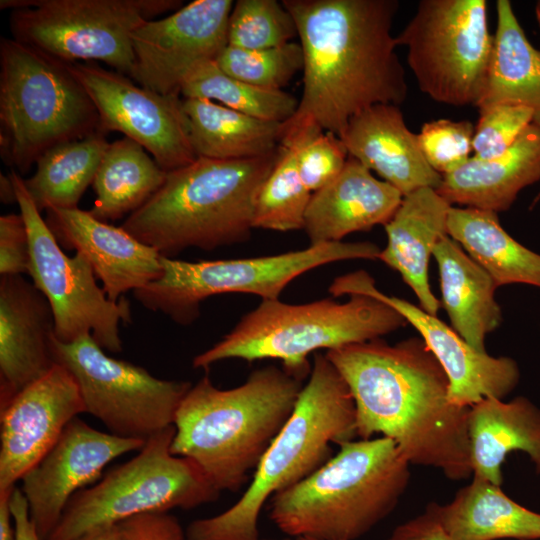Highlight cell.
<instances>
[{
  "label": "cell",
  "instance_id": "cell-34",
  "mask_svg": "<svg viewBox=\"0 0 540 540\" xmlns=\"http://www.w3.org/2000/svg\"><path fill=\"white\" fill-rule=\"evenodd\" d=\"M180 95L217 101L246 115L279 123L292 118L299 104V100L283 90L255 87L227 75L215 61L196 67L183 82Z\"/></svg>",
  "mask_w": 540,
  "mask_h": 540
},
{
  "label": "cell",
  "instance_id": "cell-11",
  "mask_svg": "<svg viewBox=\"0 0 540 540\" xmlns=\"http://www.w3.org/2000/svg\"><path fill=\"white\" fill-rule=\"evenodd\" d=\"M180 0H1L12 38L64 63L100 61L131 76L132 35Z\"/></svg>",
  "mask_w": 540,
  "mask_h": 540
},
{
  "label": "cell",
  "instance_id": "cell-36",
  "mask_svg": "<svg viewBox=\"0 0 540 540\" xmlns=\"http://www.w3.org/2000/svg\"><path fill=\"white\" fill-rule=\"evenodd\" d=\"M215 63L227 75L267 90H282L303 69L300 43L248 50L227 45Z\"/></svg>",
  "mask_w": 540,
  "mask_h": 540
},
{
  "label": "cell",
  "instance_id": "cell-41",
  "mask_svg": "<svg viewBox=\"0 0 540 540\" xmlns=\"http://www.w3.org/2000/svg\"><path fill=\"white\" fill-rule=\"evenodd\" d=\"M30 240L21 213L0 217V274L22 275L29 273Z\"/></svg>",
  "mask_w": 540,
  "mask_h": 540
},
{
  "label": "cell",
  "instance_id": "cell-26",
  "mask_svg": "<svg viewBox=\"0 0 540 540\" xmlns=\"http://www.w3.org/2000/svg\"><path fill=\"white\" fill-rule=\"evenodd\" d=\"M467 433L473 476L501 486L502 464L513 451L526 453L540 473V409L529 399L477 402L469 408Z\"/></svg>",
  "mask_w": 540,
  "mask_h": 540
},
{
  "label": "cell",
  "instance_id": "cell-20",
  "mask_svg": "<svg viewBox=\"0 0 540 540\" xmlns=\"http://www.w3.org/2000/svg\"><path fill=\"white\" fill-rule=\"evenodd\" d=\"M46 223L60 246L83 255L90 263L109 300L119 301L158 279L162 255L131 235L79 208H51Z\"/></svg>",
  "mask_w": 540,
  "mask_h": 540
},
{
  "label": "cell",
  "instance_id": "cell-29",
  "mask_svg": "<svg viewBox=\"0 0 540 540\" xmlns=\"http://www.w3.org/2000/svg\"><path fill=\"white\" fill-rule=\"evenodd\" d=\"M497 28L487 80L476 107L522 105L540 126V50L527 39L508 0L496 2Z\"/></svg>",
  "mask_w": 540,
  "mask_h": 540
},
{
  "label": "cell",
  "instance_id": "cell-32",
  "mask_svg": "<svg viewBox=\"0 0 540 540\" xmlns=\"http://www.w3.org/2000/svg\"><path fill=\"white\" fill-rule=\"evenodd\" d=\"M167 172L134 140L111 142L103 155L92 186L96 199L89 211L107 222L132 214L163 186Z\"/></svg>",
  "mask_w": 540,
  "mask_h": 540
},
{
  "label": "cell",
  "instance_id": "cell-13",
  "mask_svg": "<svg viewBox=\"0 0 540 540\" xmlns=\"http://www.w3.org/2000/svg\"><path fill=\"white\" fill-rule=\"evenodd\" d=\"M55 363L75 378L85 413L100 420L108 432L146 441L174 425L177 409L192 384L154 377L141 366L105 353L91 335L70 343L55 336Z\"/></svg>",
  "mask_w": 540,
  "mask_h": 540
},
{
  "label": "cell",
  "instance_id": "cell-49",
  "mask_svg": "<svg viewBox=\"0 0 540 540\" xmlns=\"http://www.w3.org/2000/svg\"><path fill=\"white\" fill-rule=\"evenodd\" d=\"M296 540H317V539H314V538H310V537H299V538H295Z\"/></svg>",
  "mask_w": 540,
  "mask_h": 540
},
{
  "label": "cell",
  "instance_id": "cell-22",
  "mask_svg": "<svg viewBox=\"0 0 540 540\" xmlns=\"http://www.w3.org/2000/svg\"><path fill=\"white\" fill-rule=\"evenodd\" d=\"M339 137L349 156L403 196L441 184L443 176L427 163L417 134L409 130L397 105L377 104L359 112Z\"/></svg>",
  "mask_w": 540,
  "mask_h": 540
},
{
  "label": "cell",
  "instance_id": "cell-5",
  "mask_svg": "<svg viewBox=\"0 0 540 540\" xmlns=\"http://www.w3.org/2000/svg\"><path fill=\"white\" fill-rule=\"evenodd\" d=\"M356 411L351 392L325 353H315L312 369L291 416L266 450L251 483L227 510L192 521L186 540H260L264 504L302 481L332 456V445L353 440Z\"/></svg>",
  "mask_w": 540,
  "mask_h": 540
},
{
  "label": "cell",
  "instance_id": "cell-4",
  "mask_svg": "<svg viewBox=\"0 0 540 540\" xmlns=\"http://www.w3.org/2000/svg\"><path fill=\"white\" fill-rule=\"evenodd\" d=\"M277 152L240 160L198 157L167 172L163 186L121 227L169 258L188 248L244 242L254 229L257 197Z\"/></svg>",
  "mask_w": 540,
  "mask_h": 540
},
{
  "label": "cell",
  "instance_id": "cell-37",
  "mask_svg": "<svg viewBox=\"0 0 540 540\" xmlns=\"http://www.w3.org/2000/svg\"><path fill=\"white\" fill-rule=\"evenodd\" d=\"M298 36L295 21L276 0H238L228 21V45L248 50L292 42Z\"/></svg>",
  "mask_w": 540,
  "mask_h": 540
},
{
  "label": "cell",
  "instance_id": "cell-24",
  "mask_svg": "<svg viewBox=\"0 0 540 540\" xmlns=\"http://www.w3.org/2000/svg\"><path fill=\"white\" fill-rule=\"evenodd\" d=\"M452 205L436 189L419 188L406 196L384 225L387 244L379 259L397 271L416 295L419 306L437 316L441 303L434 295L428 266L438 241L447 235Z\"/></svg>",
  "mask_w": 540,
  "mask_h": 540
},
{
  "label": "cell",
  "instance_id": "cell-19",
  "mask_svg": "<svg viewBox=\"0 0 540 540\" xmlns=\"http://www.w3.org/2000/svg\"><path fill=\"white\" fill-rule=\"evenodd\" d=\"M0 493L17 481L55 445L85 406L73 375L55 364L0 408Z\"/></svg>",
  "mask_w": 540,
  "mask_h": 540
},
{
  "label": "cell",
  "instance_id": "cell-30",
  "mask_svg": "<svg viewBox=\"0 0 540 540\" xmlns=\"http://www.w3.org/2000/svg\"><path fill=\"white\" fill-rule=\"evenodd\" d=\"M197 157L240 160L278 149L283 123L258 119L207 99L182 98Z\"/></svg>",
  "mask_w": 540,
  "mask_h": 540
},
{
  "label": "cell",
  "instance_id": "cell-27",
  "mask_svg": "<svg viewBox=\"0 0 540 540\" xmlns=\"http://www.w3.org/2000/svg\"><path fill=\"white\" fill-rule=\"evenodd\" d=\"M432 257L438 267L441 303L451 327L474 349L486 352V337L503 320L495 298L498 286L448 235L438 241Z\"/></svg>",
  "mask_w": 540,
  "mask_h": 540
},
{
  "label": "cell",
  "instance_id": "cell-31",
  "mask_svg": "<svg viewBox=\"0 0 540 540\" xmlns=\"http://www.w3.org/2000/svg\"><path fill=\"white\" fill-rule=\"evenodd\" d=\"M447 235L480 265L498 287L526 284L540 288V254L516 241L501 226L498 214L450 208Z\"/></svg>",
  "mask_w": 540,
  "mask_h": 540
},
{
  "label": "cell",
  "instance_id": "cell-33",
  "mask_svg": "<svg viewBox=\"0 0 540 540\" xmlns=\"http://www.w3.org/2000/svg\"><path fill=\"white\" fill-rule=\"evenodd\" d=\"M110 142L99 131L85 138L59 144L36 162L35 173L24 179L37 209H73L92 185Z\"/></svg>",
  "mask_w": 540,
  "mask_h": 540
},
{
  "label": "cell",
  "instance_id": "cell-47",
  "mask_svg": "<svg viewBox=\"0 0 540 540\" xmlns=\"http://www.w3.org/2000/svg\"><path fill=\"white\" fill-rule=\"evenodd\" d=\"M0 199L1 202L9 205L17 203L16 191L10 176L0 174Z\"/></svg>",
  "mask_w": 540,
  "mask_h": 540
},
{
  "label": "cell",
  "instance_id": "cell-45",
  "mask_svg": "<svg viewBox=\"0 0 540 540\" xmlns=\"http://www.w3.org/2000/svg\"><path fill=\"white\" fill-rule=\"evenodd\" d=\"M13 490L0 493V540H16V527L10 504Z\"/></svg>",
  "mask_w": 540,
  "mask_h": 540
},
{
  "label": "cell",
  "instance_id": "cell-44",
  "mask_svg": "<svg viewBox=\"0 0 540 540\" xmlns=\"http://www.w3.org/2000/svg\"><path fill=\"white\" fill-rule=\"evenodd\" d=\"M11 510L16 527V540H42L29 514L27 500L18 487L12 492Z\"/></svg>",
  "mask_w": 540,
  "mask_h": 540
},
{
  "label": "cell",
  "instance_id": "cell-17",
  "mask_svg": "<svg viewBox=\"0 0 540 540\" xmlns=\"http://www.w3.org/2000/svg\"><path fill=\"white\" fill-rule=\"evenodd\" d=\"M335 296L374 297L399 312L438 360L449 380L450 401L471 407L485 398L503 399L520 380V370L510 357H495L469 345L451 326L420 306L381 292L374 279L359 270L335 278L329 287Z\"/></svg>",
  "mask_w": 540,
  "mask_h": 540
},
{
  "label": "cell",
  "instance_id": "cell-38",
  "mask_svg": "<svg viewBox=\"0 0 540 540\" xmlns=\"http://www.w3.org/2000/svg\"><path fill=\"white\" fill-rule=\"evenodd\" d=\"M280 144L294 150L300 177L312 194L335 179L349 157L340 137L323 130Z\"/></svg>",
  "mask_w": 540,
  "mask_h": 540
},
{
  "label": "cell",
  "instance_id": "cell-18",
  "mask_svg": "<svg viewBox=\"0 0 540 540\" xmlns=\"http://www.w3.org/2000/svg\"><path fill=\"white\" fill-rule=\"evenodd\" d=\"M145 442L102 432L79 416L74 418L51 450L21 479L30 518L42 540L55 529L77 492L95 482L108 463L139 451Z\"/></svg>",
  "mask_w": 540,
  "mask_h": 540
},
{
  "label": "cell",
  "instance_id": "cell-50",
  "mask_svg": "<svg viewBox=\"0 0 540 540\" xmlns=\"http://www.w3.org/2000/svg\"><path fill=\"white\" fill-rule=\"evenodd\" d=\"M280 540H296V539H292L291 537H287V538H283V539H280Z\"/></svg>",
  "mask_w": 540,
  "mask_h": 540
},
{
  "label": "cell",
  "instance_id": "cell-12",
  "mask_svg": "<svg viewBox=\"0 0 540 540\" xmlns=\"http://www.w3.org/2000/svg\"><path fill=\"white\" fill-rule=\"evenodd\" d=\"M420 90L453 106H476L484 92L494 36L485 0H422L395 37Z\"/></svg>",
  "mask_w": 540,
  "mask_h": 540
},
{
  "label": "cell",
  "instance_id": "cell-8",
  "mask_svg": "<svg viewBox=\"0 0 540 540\" xmlns=\"http://www.w3.org/2000/svg\"><path fill=\"white\" fill-rule=\"evenodd\" d=\"M0 124L1 157L20 175L49 149L101 131L97 109L67 63L6 37L0 39Z\"/></svg>",
  "mask_w": 540,
  "mask_h": 540
},
{
  "label": "cell",
  "instance_id": "cell-46",
  "mask_svg": "<svg viewBox=\"0 0 540 540\" xmlns=\"http://www.w3.org/2000/svg\"><path fill=\"white\" fill-rule=\"evenodd\" d=\"M118 524L93 528L75 540H118Z\"/></svg>",
  "mask_w": 540,
  "mask_h": 540
},
{
  "label": "cell",
  "instance_id": "cell-16",
  "mask_svg": "<svg viewBox=\"0 0 540 540\" xmlns=\"http://www.w3.org/2000/svg\"><path fill=\"white\" fill-rule=\"evenodd\" d=\"M231 0H195L174 13L141 24L132 35L130 78L162 95H179L187 76L216 61L228 45Z\"/></svg>",
  "mask_w": 540,
  "mask_h": 540
},
{
  "label": "cell",
  "instance_id": "cell-40",
  "mask_svg": "<svg viewBox=\"0 0 540 540\" xmlns=\"http://www.w3.org/2000/svg\"><path fill=\"white\" fill-rule=\"evenodd\" d=\"M473 136L474 157L490 160L505 153L533 123L534 112L522 105L501 104L479 111Z\"/></svg>",
  "mask_w": 540,
  "mask_h": 540
},
{
  "label": "cell",
  "instance_id": "cell-1",
  "mask_svg": "<svg viewBox=\"0 0 540 540\" xmlns=\"http://www.w3.org/2000/svg\"><path fill=\"white\" fill-rule=\"evenodd\" d=\"M303 52V92L281 141L314 130L340 136L377 104L399 106L408 86L396 54L395 0H284Z\"/></svg>",
  "mask_w": 540,
  "mask_h": 540
},
{
  "label": "cell",
  "instance_id": "cell-48",
  "mask_svg": "<svg viewBox=\"0 0 540 540\" xmlns=\"http://www.w3.org/2000/svg\"><path fill=\"white\" fill-rule=\"evenodd\" d=\"M535 14H536V19H537V22H538V25H539V29H540V0L537 2L536 4V7H535Z\"/></svg>",
  "mask_w": 540,
  "mask_h": 540
},
{
  "label": "cell",
  "instance_id": "cell-10",
  "mask_svg": "<svg viewBox=\"0 0 540 540\" xmlns=\"http://www.w3.org/2000/svg\"><path fill=\"white\" fill-rule=\"evenodd\" d=\"M380 252L372 242L340 241L254 258L190 262L162 256L161 276L133 294L146 309L190 325L210 296L245 293L276 300L291 281L310 270L343 260H376Z\"/></svg>",
  "mask_w": 540,
  "mask_h": 540
},
{
  "label": "cell",
  "instance_id": "cell-2",
  "mask_svg": "<svg viewBox=\"0 0 540 540\" xmlns=\"http://www.w3.org/2000/svg\"><path fill=\"white\" fill-rule=\"evenodd\" d=\"M325 355L351 392L360 439L382 434L410 464L439 469L450 480L471 476L470 407L450 401L448 377L421 338L394 345L379 338Z\"/></svg>",
  "mask_w": 540,
  "mask_h": 540
},
{
  "label": "cell",
  "instance_id": "cell-9",
  "mask_svg": "<svg viewBox=\"0 0 540 540\" xmlns=\"http://www.w3.org/2000/svg\"><path fill=\"white\" fill-rule=\"evenodd\" d=\"M174 425L146 440L138 454L77 492L46 540H75L128 518L214 502L220 492L190 459L174 455Z\"/></svg>",
  "mask_w": 540,
  "mask_h": 540
},
{
  "label": "cell",
  "instance_id": "cell-21",
  "mask_svg": "<svg viewBox=\"0 0 540 540\" xmlns=\"http://www.w3.org/2000/svg\"><path fill=\"white\" fill-rule=\"evenodd\" d=\"M55 322L43 293L22 275L0 277V407L56 363Z\"/></svg>",
  "mask_w": 540,
  "mask_h": 540
},
{
  "label": "cell",
  "instance_id": "cell-6",
  "mask_svg": "<svg viewBox=\"0 0 540 540\" xmlns=\"http://www.w3.org/2000/svg\"><path fill=\"white\" fill-rule=\"evenodd\" d=\"M311 475L270 499V520L284 534L317 540H356L397 506L410 463L389 438L359 439Z\"/></svg>",
  "mask_w": 540,
  "mask_h": 540
},
{
  "label": "cell",
  "instance_id": "cell-39",
  "mask_svg": "<svg viewBox=\"0 0 540 540\" xmlns=\"http://www.w3.org/2000/svg\"><path fill=\"white\" fill-rule=\"evenodd\" d=\"M474 130L469 121L439 119L424 123L417 139L427 163L444 176L459 169L471 157Z\"/></svg>",
  "mask_w": 540,
  "mask_h": 540
},
{
  "label": "cell",
  "instance_id": "cell-28",
  "mask_svg": "<svg viewBox=\"0 0 540 540\" xmlns=\"http://www.w3.org/2000/svg\"><path fill=\"white\" fill-rule=\"evenodd\" d=\"M431 504L452 540L540 539V513L480 477L473 476L449 503Z\"/></svg>",
  "mask_w": 540,
  "mask_h": 540
},
{
  "label": "cell",
  "instance_id": "cell-23",
  "mask_svg": "<svg viewBox=\"0 0 540 540\" xmlns=\"http://www.w3.org/2000/svg\"><path fill=\"white\" fill-rule=\"evenodd\" d=\"M402 199L395 187L349 156L339 175L312 194L303 230L310 245L340 242L348 234L385 225Z\"/></svg>",
  "mask_w": 540,
  "mask_h": 540
},
{
  "label": "cell",
  "instance_id": "cell-25",
  "mask_svg": "<svg viewBox=\"0 0 540 540\" xmlns=\"http://www.w3.org/2000/svg\"><path fill=\"white\" fill-rule=\"evenodd\" d=\"M540 181V126L531 123L502 155L471 156L444 175L437 192L453 204L487 211H507L525 187Z\"/></svg>",
  "mask_w": 540,
  "mask_h": 540
},
{
  "label": "cell",
  "instance_id": "cell-35",
  "mask_svg": "<svg viewBox=\"0 0 540 540\" xmlns=\"http://www.w3.org/2000/svg\"><path fill=\"white\" fill-rule=\"evenodd\" d=\"M311 196L300 177L294 150L280 144L276 162L257 197L254 229L280 232L304 229Z\"/></svg>",
  "mask_w": 540,
  "mask_h": 540
},
{
  "label": "cell",
  "instance_id": "cell-43",
  "mask_svg": "<svg viewBox=\"0 0 540 540\" xmlns=\"http://www.w3.org/2000/svg\"><path fill=\"white\" fill-rule=\"evenodd\" d=\"M386 540H452L431 503L424 513L398 525Z\"/></svg>",
  "mask_w": 540,
  "mask_h": 540
},
{
  "label": "cell",
  "instance_id": "cell-15",
  "mask_svg": "<svg viewBox=\"0 0 540 540\" xmlns=\"http://www.w3.org/2000/svg\"><path fill=\"white\" fill-rule=\"evenodd\" d=\"M68 69L92 99L102 132L118 131L139 143L166 172L198 158L179 95L156 93L96 62L70 63Z\"/></svg>",
  "mask_w": 540,
  "mask_h": 540
},
{
  "label": "cell",
  "instance_id": "cell-7",
  "mask_svg": "<svg viewBox=\"0 0 540 540\" xmlns=\"http://www.w3.org/2000/svg\"><path fill=\"white\" fill-rule=\"evenodd\" d=\"M407 324L394 308L364 295L344 303L328 298L298 305L262 300L220 341L196 355L192 365L205 369L226 359H277L304 380L312 369L311 353L379 339Z\"/></svg>",
  "mask_w": 540,
  "mask_h": 540
},
{
  "label": "cell",
  "instance_id": "cell-14",
  "mask_svg": "<svg viewBox=\"0 0 540 540\" xmlns=\"http://www.w3.org/2000/svg\"><path fill=\"white\" fill-rule=\"evenodd\" d=\"M17 204L30 240L28 275L48 300L54 315L55 338L70 343L83 335L104 350L122 351L119 326L132 320L130 303L124 296L117 302L108 299L96 276L81 254L68 257L32 200L22 175L11 169Z\"/></svg>",
  "mask_w": 540,
  "mask_h": 540
},
{
  "label": "cell",
  "instance_id": "cell-42",
  "mask_svg": "<svg viewBox=\"0 0 540 540\" xmlns=\"http://www.w3.org/2000/svg\"><path fill=\"white\" fill-rule=\"evenodd\" d=\"M118 540H186L179 520L169 512L137 515L118 523Z\"/></svg>",
  "mask_w": 540,
  "mask_h": 540
},
{
  "label": "cell",
  "instance_id": "cell-3",
  "mask_svg": "<svg viewBox=\"0 0 540 540\" xmlns=\"http://www.w3.org/2000/svg\"><path fill=\"white\" fill-rule=\"evenodd\" d=\"M303 381L276 366L230 389L203 376L177 409L171 452L193 461L219 492L238 491L294 411Z\"/></svg>",
  "mask_w": 540,
  "mask_h": 540
}]
</instances>
